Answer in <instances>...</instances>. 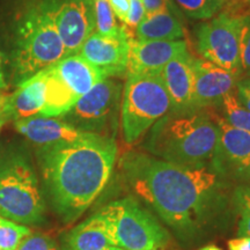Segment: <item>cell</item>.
Here are the masks:
<instances>
[{
  "label": "cell",
  "instance_id": "cell-14",
  "mask_svg": "<svg viewBox=\"0 0 250 250\" xmlns=\"http://www.w3.org/2000/svg\"><path fill=\"white\" fill-rule=\"evenodd\" d=\"M188 51L186 41H130L127 73L159 74L177 56Z\"/></svg>",
  "mask_w": 250,
  "mask_h": 250
},
{
  "label": "cell",
  "instance_id": "cell-1",
  "mask_svg": "<svg viewBox=\"0 0 250 250\" xmlns=\"http://www.w3.org/2000/svg\"><path fill=\"white\" fill-rule=\"evenodd\" d=\"M122 176L132 191L177 232L206 223L225 199V180L211 166L184 167L140 152L125 153Z\"/></svg>",
  "mask_w": 250,
  "mask_h": 250
},
{
  "label": "cell",
  "instance_id": "cell-19",
  "mask_svg": "<svg viewBox=\"0 0 250 250\" xmlns=\"http://www.w3.org/2000/svg\"><path fill=\"white\" fill-rule=\"evenodd\" d=\"M118 248L99 213L73 228L65 239V250H108Z\"/></svg>",
  "mask_w": 250,
  "mask_h": 250
},
{
  "label": "cell",
  "instance_id": "cell-25",
  "mask_svg": "<svg viewBox=\"0 0 250 250\" xmlns=\"http://www.w3.org/2000/svg\"><path fill=\"white\" fill-rule=\"evenodd\" d=\"M30 233L29 228L23 225L0 217V250H15Z\"/></svg>",
  "mask_w": 250,
  "mask_h": 250
},
{
  "label": "cell",
  "instance_id": "cell-8",
  "mask_svg": "<svg viewBox=\"0 0 250 250\" xmlns=\"http://www.w3.org/2000/svg\"><path fill=\"white\" fill-rule=\"evenodd\" d=\"M0 217L21 225L44 217V202L35 174L23 160H13L0 170Z\"/></svg>",
  "mask_w": 250,
  "mask_h": 250
},
{
  "label": "cell",
  "instance_id": "cell-23",
  "mask_svg": "<svg viewBox=\"0 0 250 250\" xmlns=\"http://www.w3.org/2000/svg\"><path fill=\"white\" fill-rule=\"evenodd\" d=\"M93 9L96 33L109 37L120 34L122 28L116 22L109 0H93Z\"/></svg>",
  "mask_w": 250,
  "mask_h": 250
},
{
  "label": "cell",
  "instance_id": "cell-24",
  "mask_svg": "<svg viewBox=\"0 0 250 250\" xmlns=\"http://www.w3.org/2000/svg\"><path fill=\"white\" fill-rule=\"evenodd\" d=\"M234 204L239 213L237 235L250 236V186L241 184L234 191Z\"/></svg>",
  "mask_w": 250,
  "mask_h": 250
},
{
  "label": "cell",
  "instance_id": "cell-2",
  "mask_svg": "<svg viewBox=\"0 0 250 250\" xmlns=\"http://www.w3.org/2000/svg\"><path fill=\"white\" fill-rule=\"evenodd\" d=\"M117 159L115 138L88 132L70 143L43 146V179L57 213L73 221L107 186Z\"/></svg>",
  "mask_w": 250,
  "mask_h": 250
},
{
  "label": "cell",
  "instance_id": "cell-28",
  "mask_svg": "<svg viewBox=\"0 0 250 250\" xmlns=\"http://www.w3.org/2000/svg\"><path fill=\"white\" fill-rule=\"evenodd\" d=\"M129 13H127L125 23H126L130 28H137V26L142 22L143 19L145 18V8H144L142 0H129Z\"/></svg>",
  "mask_w": 250,
  "mask_h": 250
},
{
  "label": "cell",
  "instance_id": "cell-10",
  "mask_svg": "<svg viewBox=\"0 0 250 250\" xmlns=\"http://www.w3.org/2000/svg\"><path fill=\"white\" fill-rule=\"evenodd\" d=\"M211 114L219 130L211 167L226 179L243 183L250 166V133L232 126L219 114Z\"/></svg>",
  "mask_w": 250,
  "mask_h": 250
},
{
  "label": "cell",
  "instance_id": "cell-21",
  "mask_svg": "<svg viewBox=\"0 0 250 250\" xmlns=\"http://www.w3.org/2000/svg\"><path fill=\"white\" fill-rule=\"evenodd\" d=\"M218 108L221 110L220 115L232 126L250 133V111L237 101L235 90L227 94L221 100Z\"/></svg>",
  "mask_w": 250,
  "mask_h": 250
},
{
  "label": "cell",
  "instance_id": "cell-37",
  "mask_svg": "<svg viewBox=\"0 0 250 250\" xmlns=\"http://www.w3.org/2000/svg\"><path fill=\"white\" fill-rule=\"evenodd\" d=\"M6 121H7V120H6V118H4V117H0V129H1L2 125L5 124V122H6Z\"/></svg>",
  "mask_w": 250,
  "mask_h": 250
},
{
  "label": "cell",
  "instance_id": "cell-35",
  "mask_svg": "<svg viewBox=\"0 0 250 250\" xmlns=\"http://www.w3.org/2000/svg\"><path fill=\"white\" fill-rule=\"evenodd\" d=\"M199 250H221L219 247H215V246H206V247H203Z\"/></svg>",
  "mask_w": 250,
  "mask_h": 250
},
{
  "label": "cell",
  "instance_id": "cell-30",
  "mask_svg": "<svg viewBox=\"0 0 250 250\" xmlns=\"http://www.w3.org/2000/svg\"><path fill=\"white\" fill-rule=\"evenodd\" d=\"M146 14L159 13V12L173 9L170 0H142Z\"/></svg>",
  "mask_w": 250,
  "mask_h": 250
},
{
  "label": "cell",
  "instance_id": "cell-3",
  "mask_svg": "<svg viewBox=\"0 0 250 250\" xmlns=\"http://www.w3.org/2000/svg\"><path fill=\"white\" fill-rule=\"evenodd\" d=\"M219 138L208 109L169 111L149 129L145 149L160 160L184 167L211 166Z\"/></svg>",
  "mask_w": 250,
  "mask_h": 250
},
{
  "label": "cell",
  "instance_id": "cell-34",
  "mask_svg": "<svg viewBox=\"0 0 250 250\" xmlns=\"http://www.w3.org/2000/svg\"><path fill=\"white\" fill-rule=\"evenodd\" d=\"M6 88V83H5V77L4 72H2L1 68V55H0V89Z\"/></svg>",
  "mask_w": 250,
  "mask_h": 250
},
{
  "label": "cell",
  "instance_id": "cell-29",
  "mask_svg": "<svg viewBox=\"0 0 250 250\" xmlns=\"http://www.w3.org/2000/svg\"><path fill=\"white\" fill-rule=\"evenodd\" d=\"M235 94L240 104L250 111V77H242L237 80Z\"/></svg>",
  "mask_w": 250,
  "mask_h": 250
},
{
  "label": "cell",
  "instance_id": "cell-7",
  "mask_svg": "<svg viewBox=\"0 0 250 250\" xmlns=\"http://www.w3.org/2000/svg\"><path fill=\"white\" fill-rule=\"evenodd\" d=\"M249 12L250 8L246 9L243 4H233L196 27V48L203 59L243 77L240 65V27L242 17Z\"/></svg>",
  "mask_w": 250,
  "mask_h": 250
},
{
  "label": "cell",
  "instance_id": "cell-16",
  "mask_svg": "<svg viewBox=\"0 0 250 250\" xmlns=\"http://www.w3.org/2000/svg\"><path fill=\"white\" fill-rule=\"evenodd\" d=\"M15 129L41 147L59 143L74 142L88 133L76 129L65 121L44 116H34L15 121Z\"/></svg>",
  "mask_w": 250,
  "mask_h": 250
},
{
  "label": "cell",
  "instance_id": "cell-15",
  "mask_svg": "<svg viewBox=\"0 0 250 250\" xmlns=\"http://www.w3.org/2000/svg\"><path fill=\"white\" fill-rule=\"evenodd\" d=\"M193 57L189 52L177 56L161 71V78L169 94L171 111L193 110V85L195 76L192 67Z\"/></svg>",
  "mask_w": 250,
  "mask_h": 250
},
{
  "label": "cell",
  "instance_id": "cell-32",
  "mask_svg": "<svg viewBox=\"0 0 250 250\" xmlns=\"http://www.w3.org/2000/svg\"><path fill=\"white\" fill-rule=\"evenodd\" d=\"M228 250H250V236H239L229 240Z\"/></svg>",
  "mask_w": 250,
  "mask_h": 250
},
{
  "label": "cell",
  "instance_id": "cell-12",
  "mask_svg": "<svg viewBox=\"0 0 250 250\" xmlns=\"http://www.w3.org/2000/svg\"><path fill=\"white\" fill-rule=\"evenodd\" d=\"M55 21L66 56L79 54L95 28L93 0H66L56 7Z\"/></svg>",
  "mask_w": 250,
  "mask_h": 250
},
{
  "label": "cell",
  "instance_id": "cell-20",
  "mask_svg": "<svg viewBox=\"0 0 250 250\" xmlns=\"http://www.w3.org/2000/svg\"><path fill=\"white\" fill-rule=\"evenodd\" d=\"M183 35L182 23L171 11L146 14L136 28L137 40L177 41Z\"/></svg>",
  "mask_w": 250,
  "mask_h": 250
},
{
  "label": "cell",
  "instance_id": "cell-27",
  "mask_svg": "<svg viewBox=\"0 0 250 250\" xmlns=\"http://www.w3.org/2000/svg\"><path fill=\"white\" fill-rule=\"evenodd\" d=\"M15 250H57V247L48 236L30 233L19 243Z\"/></svg>",
  "mask_w": 250,
  "mask_h": 250
},
{
  "label": "cell",
  "instance_id": "cell-36",
  "mask_svg": "<svg viewBox=\"0 0 250 250\" xmlns=\"http://www.w3.org/2000/svg\"><path fill=\"white\" fill-rule=\"evenodd\" d=\"M242 184H249V186H250V166H249V168H248V171H247L245 182H243Z\"/></svg>",
  "mask_w": 250,
  "mask_h": 250
},
{
  "label": "cell",
  "instance_id": "cell-6",
  "mask_svg": "<svg viewBox=\"0 0 250 250\" xmlns=\"http://www.w3.org/2000/svg\"><path fill=\"white\" fill-rule=\"evenodd\" d=\"M56 7L33 12L21 29L14 56V70L24 80L66 57L55 21Z\"/></svg>",
  "mask_w": 250,
  "mask_h": 250
},
{
  "label": "cell",
  "instance_id": "cell-26",
  "mask_svg": "<svg viewBox=\"0 0 250 250\" xmlns=\"http://www.w3.org/2000/svg\"><path fill=\"white\" fill-rule=\"evenodd\" d=\"M239 50L242 76L250 77V12L241 19Z\"/></svg>",
  "mask_w": 250,
  "mask_h": 250
},
{
  "label": "cell",
  "instance_id": "cell-31",
  "mask_svg": "<svg viewBox=\"0 0 250 250\" xmlns=\"http://www.w3.org/2000/svg\"><path fill=\"white\" fill-rule=\"evenodd\" d=\"M110 6L114 11L115 17H117L121 21L125 22L126 20L127 13H129L130 1L129 0H109Z\"/></svg>",
  "mask_w": 250,
  "mask_h": 250
},
{
  "label": "cell",
  "instance_id": "cell-4",
  "mask_svg": "<svg viewBox=\"0 0 250 250\" xmlns=\"http://www.w3.org/2000/svg\"><path fill=\"white\" fill-rule=\"evenodd\" d=\"M126 76L121 104V126L124 142L133 145L171 110V102L160 73Z\"/></svg>",
  "mask_w": 250,
  "mask_h": 250
},
{
  "label": "cell",
  "instance_id": "cell-38",
  "mask_svg": "<svg viewBox=\"0 0 250 250\" xmlns=\"http://www.w3.org/2000/svg\"><path fill=\"white\" fill-rule=\"evenodd\" d=\"M108 250H123V249H121V248H114V249H108Z\"/></svg>",
  "mask_w": 250,
  "mask_h": 250
},
{
  "label": "cell",
  "instance_id": "cell-5",
  "mask_svg": "<svg viewBox=\"0 0 250 250\" xmlns=\"http://www.w3.org/2000/svg\"><path fill=\"white\" fill-rule=\"evenodd\" d=\"M98 213L104 220L115 245L123 250H167L169 234L136 199L121 198Z\"/></svg>",
  "mask_w": 250,
  "mask_h": 250
},
{
  "label": "cell",
  "instance_id": "cell-18",
  "mask_svg": "<svg viewBox=\"0 0 250 250\" xmlns=\"http://www.w3.org/2000/svg\"><path fill=\"white\" fill-rule=\"evenodd\" d=\"M52 68L78 100L96 83L105 79L98 68L79 54L66 56L57 64L52 65Z\"/></svg>",
  "mask_w": 250,
  "mask_h": 250
},
{
  "label": "cell",
  "instance_id": "cell-9",
  "mask_svg": "<svg viewBox=\"0 0 250 250\" xmlns=\"http://www.w3.org/2000/svg\"><path fill=\"white\" fill-rule=\"evenodd\" d=\"M121 83L105 78L83 94L64 115L76 129L115 138L122 98Z\"/></svg>",
  "mask_w": 250,
  "mask_h": 250
},
{
  "label": "cell",
  "instance_id": "cell-22",
  "mask_svg": "<svg viewBox=\"0 0 250 250\" xmlns=\"http://www.w3.org/2000/svg\"><path fill=\"white\" fill-rule=\"evenodd\" d=\"M181 11L192 20H208L224 7L225 0H175Z\"/></svg>",
  "mask_w": 250,
  "mask_h": 250
},
{
  "label": "cell",
  "instance_id": "cell-13",
  "mask_svg": "<svg viewBox=\"0 0 250 250\" xmlns=\"http://www.w3.org/2000/svg\"><path fill=\"white\" fill-rule=\"evenodd\" d=\"M193 101L196 109H211L218 107L227 94L234 92L239 74L224 70L201 58L192 59Z\"/></svg>",
  "mask_w": 250,
  "mask_h": 250
},
{
  "label": "cell",
  "instance_id": "cell-39",
  "mask_svg": "<svg viewBox=\"0 0 250 250\" xmlns=\"http://www.w3.org/2000/svg\"><path fill=\"white\" fill-rule=\"evenodd\" d=\"M248 2H249V7H250V0H248Z\"/></svg>",
  "mask_w": 250,
  "mask_h": 250
},
{
  "label": "cell",
  "instance_id": "cell-11",
  "mask_svg": "<svg viewBox=\"0 0 250 250\" xmlns=\"http://www.w3.org/2000/svg\"><path fill=\"white\" fill-rule=\"evenodd\" d=\"M130 36L122 28L116 36L93 33L81 46L79 55L101 72L104 78H122L127 72Z\"/></svg>",
  "mask_w": 250,
  "mask_h": 250
},
{
  "label": "cell",
  "instance_id": "cell-33",
  "mask_svg": "<svg viewBox=\"0 0 250 250\" xmlns=\"http://www.w3.org/2000/svg\"><path fill=\"white\" fill-rule=\"evenodd\" d=\"M8 95L4 92V89H0V117H4L8 120L6 115V105H7Z\"/></svg>",
  "mask_w": 250,
  "mask_h": 250
},
{
  "label": "cell",
  "instance_id": "cell-17",
  "mask_svg": "<svg viewBox=\"0 0 250 250\" xmlns=\"http://www.w3.org/2000/svg\"><path fill=\"white\" fill-rule=\"evenodd\" d=\"M45 70L21 83L18 89L8 95L6 115L14 121L26 120L41 115L45 103Z\"/></svg>",
  "mask_w": 250,
  "mask_h": 250
}]
</instances>
